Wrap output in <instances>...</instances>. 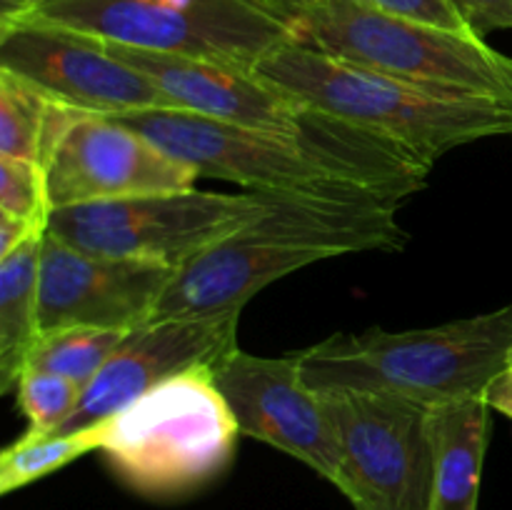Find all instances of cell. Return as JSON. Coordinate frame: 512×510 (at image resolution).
Wrapping results in <instances>:
<instances>
[{"label": "cell", "instance_id": "obj_18", "mask_svg": "<svg viewBox=\"0 0 512 510\" xmlns=\"http://www.w3.org/2000/svg\"><path fill=\"white\" fill-rule=\"evenodd\" d=\"M103 433L105 423L73 430V433L40 435V438L20 435L15 443H10L0 453V493L8 495L13 490L25 488L35 480L65 468L73 460L100 450Z\"/></svg>", "mask_w": 512, "mask_h": 510}, {"label": "cell", "instance_id": "obj_8", "mask_svg": "<svg viewBox=\"0 0 512 510\" xmlns=\"http://www.w3.org/2000/svg\"><path fill=\"white\" fill-rule=\"evenodd\" d=\"M340 450L338 485L355 510H430V405L383 390L320 393Z\"/></svg>", "mask_w": 512, "mask_h": 510}, {"label": "cell", "instance_id": "obj_23", "mask_svg": "<svg viewBox=\"0 0 512 510\" xmlns=\"http://www.w3.org/2000/svg\"><path fill=\"white\" fill-rule=\"evenodd\" d=\"M465 25L478 38L493 30H512V0H453Z\"/></svg>", "mask_w": 512, "mask_h": 510}, {"label": "cell", "instance_id": "obj_2", "mask_svg": "<svg viewBox=\"0 0 512 510\" xmlns=\"http://www.w3.org/2000/svg\"><path fill=\"white\" fill-rule=\"evenodd\" d=\"M253 73L298 103L393 140L430 165L460 145L512 135L508 103L430 93L298 38L263 55Z\"/></svg>", "mask_w": 512, "mask_h": 510}, {"label": "cell", "instance_id": "obj_10", "mask_svg": "<svg viewBox=\"0 0 512 510\" xmlns=\"http://www.w3.org/2000/svg\"><path fill=\"white\" fill-rule=\"evenodd\" d=\"M115 120L138 130L173 158L193 165L200 178L228 180L250 193L363 188L340 180L308 148L285 135L240 128L173 108L120 115Z\"/></svg>", "mask_w": 512, "mask_h": 510}, {"label": "cell", "instance_id": "obj_16", "mask_svg": "<svg viewBox=\"0 0 512 510\" xmlns=\"http://www.w3.org/2000/svg\"><path fill=\"white\" fill-rule=\"evenodd\" d=\"M48 225L0 258V393L15 390L40 338V255Z\"/></svg>", "mask_w": 512, "mask_h": 510}, {"label": "cell", "instance_id": "obj_3", "mask_svg": "<svg viewBox=\"0 0 512 510\" xmlns=\"http://www.w3.org/2000/svg\"><path fill=\"white\" fill-rule=\"evenodd\" d=\"M512 303L473 318L418 330L335 333L298 350L303 378L315 393L383 390L425 405L483 398L508 368Z\"/></svg>", "mask_w": 512, "mask_h": 510}, {"label": "cell", "instance_id": "obj_19", "mask_svg": "<svg viewBox=\"0 0 512 510\" xmlns=\"http://www.w3.org/2000/svg\"><path fill=\"white\" fill-rule=\"evenodd\" d=\"M128 333L130 330L110 328H65L43 333L25 370H48L88 385L118 350V345L128 338Z\"/></svg>", "mask_w": 512, "mask_h": 510}, {"label": "cell", "instance_id": "obj_4", "mask_svg": "<svg viewBox=\"0 0 512 510\" xmlns=\"http://www.w3.org/2000/svg\"><path fill=\"white\" fill-rule=\"evenodd\" d=\"M103 423L100 453L148 498H180L208 485L230 465L240 435L208 365L165 380Z\"/></svg>", "mask_w": 512, "mask_h": 510}, {"label": "cell", "instance_id": "obj_15", "mask_svg": "<svg viewBox=\"0 0 512 510\" xmlns=\"http://www.w3.org/2000/svg\"><path fill=\"white\" fill-rule=\"evenodd\" d=\"M490 405L460 398L430 405L433 505L430 510H478L490 440Z\"/></svg>", "mask_w": 512, "mask_h": 510}, {"label": "cell", "instance_id": "obj_21", "mask_svg": "<svg viewBox=\"0 0 512 510\" xmlns=\"http://www.w3.org/2000/svg\"><path fill=\"white\" fill-rule=\"evenodd\" d=\"M48 173L43 165L0 155V213L40 223L50 220Z\"/></svg>", "mask_w": 512, "mask_h": 510}, {"label": "cell", "instance_id": "obj_11", "mask_svg": "<svg viewBox=\"0 0 512 510\" xmlns=\"http://www.w3.org/2000/svg\"><path fill=\"white\" fill-rule=\"evenodd\" d=\"M240 435L268 443L338 485L340 450L323 398L303 378L298 353L253 355L233 350L215 365Z\"/></svg>", "mask_w": 512, "mask_h": 510}, {"label": "cell", "instance_id": "obj_28", "mask_svg": "<svg viewBox=\"0 0 512 510\" xmlns=\"http://www.w3.org/2000/svg\"><path fill=\"white\" fill-rule=\"evenodd\" d=\"M508 368H512V348H510V353H508Z\"/></svg>", "mask_w": 512, "mask_h": 510}, {"label": "cell", "instance_id": "obj_13", "mask_svg": "<svg viewBox=\"0 0 512 510\" xmlns=\"http://www.w3.org/2000/svg\"><path fill=\"white\" fill-rule=\"evenodd\" d=\"M175 270L85 253L48 228L40 255V335L65 328H140Z\"/></svg>", "mask_w": 512, "mask_h": 510}, {"label": "cell", "instance_id": "obj_26", "mask_svg": "<svg viewBox=\"0 0 512 510\" xmlns=\"http://www.w3.org/2000/svg\"><path fill=\"white\" fill-rule=\"evenodd\" d=\"M253 3L260 5L263 10H268V13L275 15L278 20H283V23L290 25L295 33V25L300 23V18H303L318 0H253Z\"/></svg>", "mask_w": 512, "mask_h": 510}, {"label": "cell", "instance_id": "obj_17", "mask_svg": "<svg viewBox=\"0 0 512 510\" xmlns=\"http://www.w3.org/2000/svg\"><path fill=\"white\" fill-rule=\"evenodd\" d=\"M83 115L40 93L28 80L0 68V155L48 165L60 135Z\"/></svg>", "mask_w": 512, "mask_h": 510}, {"label": "cell", "instance_id": "obj_9", "mask_svg": "<svg viewBox=\"0 0 512 510\" xmlns=\"http://www.w3.org/2000/svg\"><path fill=\"white\" fill-rule=\"evenodd\" d=\"M0 68L80 113L120 118L178 110L148 75L110 55L98 40L33 20H0Z\"/></svg>", "mask_w": 512, "mask_h": 510}, {"label": "cell", "instance_id": "obj_1", "mask_svg": "<svg viewBox=\"0 0 512 510\" xmlns=\"http://www.w3.org/2000/svg\"><path fill=\"white\" fill-rule=\"evenodd\" d=\"M263 208L233 235L190 258L155 303L150 320L243 310L275 280L340 255L398 253L408 230L400 200L370 188L258 190Z\"/></svg>", "mask_w": 512, "mask_h": 510}, {"label": "cell", "instance_id": "obj_22", "mask_svg": "<svg viewBox=\"0 0 512 510\" xmlns=\"http://www.w3.org/2000/svg\"><path fill=\"white\" fill-rule=\"evenodd\" d=\"M363 3L373 5V8L383 10V13L388 15H395V18L433 25V28L453 30V33L475 35L473 30L465 25L463 15L458 13L453 0H363ZM475 38H478V35H475Z\"/></svg>", "mask_w": 512, "mask_h": 510}, {"label": "cell", "instance_id": "obj_27", "mask_svg": "<svg viewBox=\"0 0 512 510\" xmlns=\"http://www.w3.org/2000/svg\"><path fill=\"white\" fill-rule=\"evenodd\" d=\"M38 3H45V0H0V18H13Z\"/></svg>", "mask_w": 512, "mask_h": 510}, {"label": "cell", "instance_id": "obj_20", "mask_svg": "<svg viewBox=\"0 0 512 510\" xmlns=\"http://www.w3.org/2000/svg\"><path fill=\"white\" fill-rule=\"evenodd\" d=\"M85 385L68 375L48 373V370H25L15 385L18 408L28 418V430L23 435L40 438L53 435L73 418L83 400Z\"/></svg>", "mask_w": 512, "mask_h": 510}, {"label": "cell", "instance_id": "obj_5", "mask_svg": "<svg viewBox=\"0 0 512 510\" xmlns=\"http://www.w3.org/2000/svg\"><path fill=\"white\" fill-rule=\"evenodd\" d=\"M315 50L453 98L512 105V58L483 38L383 13L363 0H318L295 25Z\"/></svg>", "mask_w": 512, "mask_h": 510}, {"label": "cell", "instance_id": "obj_25", "mask_svg": "<svg viewBox=\"0 0 512 510\" xmlns=\"http://www.w3.org/2000/svg\"><path fill=\"white\" fill-rule=\"evenodd\" d=\"M483 400L500 415L512 420V368H505L493 378V383L485 388Z\"/></svg>", "mask_w": 512, "mask_h": 510}, {"label": "cell", "instance_id": "obj_6", "mask_svg": "<svg viewBox=\"0 0 512 510\" xmlns=\"http://www.w3.org/2000/svg\"><path fill=\"white\" fill-rule=\"evenodd\" d=\"M0 20H33L128 48L215 60L243 70H253L263 55L295 38L290 25L253 3L178 10L145 0H45Z\"/></svg>", "mask_w": 512, "mask_h": 510}, {"label": "cell", "instance_id": "obj_14", "mask_svg": "<svg viewBox=\"0 0 512 510\" xmlns=\"http://www.w3.org/2000/svg\"><path fill=\"white\" fill-rule=\"evenodd\" d=\"M240 313L243 310L205 318H160L130 330L100 373L85 385L78 410L58 433L103 423L185 370L220 365L238 350Z\"/></svg>", "mask_w": 512, "mask_h": 510}, {"label": "cell", "instance_id": "obj_12", "mask_svg": "<svg viewBox=\"0 0 512 510\" xmlns=\"http://www.w3.org/2000/svg\"><path fill=\"white\" fill-rule=\"evenodd\" d=\"M48 198L53 208L110 203L138 195L193 188L198 170L115 118L83 113L50 153Z\"/></svg>", "mask_w": 512, "mask_h": 510}, {"label": "cell", "instance_id": "obj_7", "mask_svg": "<svg viewBox=\"0 0 512 510\" xmlns=\"http://www.w3.org/2000/svg\"><path fill=\"white\" fill-rule=\"evenodd\" d=\"M260 208L263 200L250 190L233 195L188 188L53 208L48 228L85 253L180 268L248 225Z\"/></svg>", "mask_w": 512, "mask_h": 510}, {"label": "cell", "instance_id": "obj_24", "mask_svg": "<svg viewBox=\"0 0 512 510\" xmlns=\"http://www.w3.org/2000/svg\"><path fill=\"white\" fill-rule=\"evenodd\" d=\"M48 223L50 220L30 223V220L15 218V215L0 213V258H5V255L13 253V250L18 248V245L23 243L30 233H33V230L43 228V225H48Z\"/></svg>", "mask_w": 512, "mask_h": 510}]
</instances>
